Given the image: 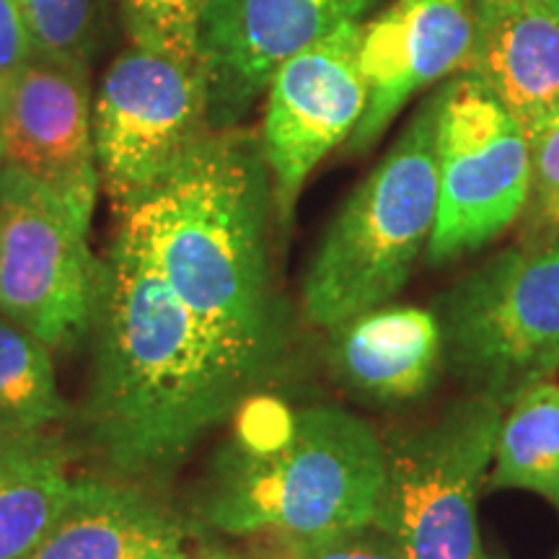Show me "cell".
<instances>
[{
  "label": "cell",
  "instance_id": "1",
  "mask_svg": "<svg viewBox=\"0 0 559 559\" xmlns=\"http://www.w3.org/2000/svg\"><path fill=\"white\" fill-rule=\"evenodd\" d=\"M88 337L83 443L104 469L140 487L164 485L262 386L202 330L122 228L99 260Z\"/></svg>",
  "mask_w": 559,
  "mask_h": 559
},
{
  "label": "cell",
  "instance_id": "2",
  "mask_svg": "<svg viewBox=\"0 0 559 559\" xmlns=\"http://www.w3.org/2000/svg\"><path fill=\"white\" fill-rule=\"evenodd\" d=\"M120 226L185 309L254 381L288 347V309L270 262L275 194L260 135L210 130L153 190L117 210Z\"/></svg>",
  "mask_w": 559,
  "mask_h": 559
},
{
  "label": "cell",
  "instance_id": "3",
  "mask_svg": "<svg viewBox=\"0 0 559 559\" xmlns=\"http://www.w3.org/2000/svg\"><path fill=\"white\" fill-rule=\"evenodd\" d=\"M383 466L379 432L345 407L243 402L234 438L207 477L200 526L298 551L368 526Z\"/></svg>",
  "mask_w": 559,
  "mask_h": 559
},
{
  "label": "cell",
  "instance_id": "4",
  "mask_svg": "<svg viewBox=\"0 0 559 559\" xmlns=\"http://www.w3.org/2000/svg\"><path fill=\"white\" fill-rule=\"evenodd\" d=\"M438 107L436 86L326 226L300 288L311 326L330 332L391 304L428 251L438 218Z\"/></svg>",
  "mask_w": 559,
  "mask_h": 559
},
{
  "label": "cell",
  "instance_id": "5",
  "mask_svg": "<svg viewBox=\"0 0 559 559\" xmlns=\"http://www.w3.org/2000/svg\"><path fill=\"white\" fill-rule=\"evenodd\" d=\"M432 313L443 368L508 409L559 373V239L542 234L489 257L440 293Z\"/></svg>",
  "mask_w": 559,
  "mask_h": 559
},
{
  "label": "cell",
  "instance_id": "6",
  "mask_svg": "<svg viewBox=\"0 0 559 559\" xmlns=\"http://www.w3.org/2000/svg\"><path fill=\"white\" fill-rule=\"evenodd\" d=\"M506 409L485 396L453 402L436 419L383 440V485L373 526L407 559H489L479 492Z\"/></svg>",
  "mask_w": 559,
  "mask_h": 559
},
{
  "label": "cell",
  "instance_id": "7",
  "mask_svg": "<svg viewBox=\"0 0 559 559\" xmlns=\"http://www.w3.org/2000/svg\"><path fill=\"white\" fill-rule=\"evenodd\" d=\"M438 88V218L428 257L449 264L489 247L521 218L531 143L477 75L461 70Z\"/></svg>",
  "mask_w": 559,
  "mask_h": 559
},
{
  "label": "cell",
  "instance_id": "8",
  "mask_svg": "<svg viewBox=\"0 0 559 559\" xmlns=\"http://www.w3.org/2000/svg\"><path fill=\"white\" fill-rule=\"evenodd\" d=\"M91 218L29 174L0 160V313L52 353L91 334L99 260Z\"/></svg>",
  "mask_w": 559,
  "mask_h": 559
},
{
  "label": "cell",
  "instance_id": "9",
  "mask_svg": "<svg viewBox=\"0 0 559 559\" xmlns=\"http://www.w3.org/2000/svg\"><path fill=\"white\" fill-rule=\"evenodd\" d=\"M210 124L202 60L130 45L111 60L94 96L99 181L120 210L174 171Z\"/></svg>",
  "mask_w": 559,
  "mask_h": 559
},
{
  "label": "cell",
  "instance_id": "10",
  "mask_svg": "<svg viewBox=\"0 0 559 559\" xmlns=\"http://www.w3.org/2000/svg\"><path fill=\"white\" fill-rule=\"evenodd\" d=\"M362 21H349L277 68L260 130L280 226H288L306 179L347 143L368 104L360 70Z\"/></svg>",
  "mask_w": 559,
  "mask_h": 559
},
{
  "label": "cell",
  "instance_id": "11",
  "mask_svg": "<svg viewBox=\"0 0 559 559\" xmlns=\"http://www.w3.org/2000/svg\"><path fill=\"white\" fill-rule=\"evenodd\" d=\"M386 0H210L200 55L210 86V124L234 128L267 91L283 62Z\"/></svg>",
  "mask_w": 559,
  "mask_h": 559
},
{
  "label": "cell",
  "instance_id": "12",
  "mask_svg": "<svg viewBox=\"0 0 559 559\" xmlns=\"http://www.w3.org/2000/svg\"><path fill=\"white\" fill-rule=\"evenodd\" d=\"M0 160L91 218L102 181L88 66L32 55L0 102Z\"/></svg>",
  "mask_w": 559,
  "mask_h": 559
},
{
  "label": "cell",
  "instance_id": "13",
  "mask_svg": "<svg viewBox=\"0 0 559 559\" xmlns=\"http://www.w3.org/2000/svg\"><path fill=\"white\" fill-rule=\"evenodd\" d=\"M472 41L474 0H386L362 21L358 55L368 104L347 151L373 148L417 94L461 73Z\"/></svg>",
  "mask_w": 559,
  "mask_h": 559
},
{
  "label": "cell",
  "instance_id": "14",
  "mask_svg": "<svg viewBox=\"0 0 559 559\" xmlns=\"http://www.w3.org/2000/svg\"><path fill=\"white\" fill-rule=\"evenodd\" d=\"M464 70L498 96L531 143L559 122V11L549 0H474Z\"/></svg>",
  "mask_w": 559,
  "mask_h": 559
},
{
  "label": "cell",
  "instance_id": "15",
  "mask_svg": "<svg viewBox=\"0 0 559 559\" xmlns=\"http://www.w3.org/2000/svg\"><path fill=\"white\" fill-rule=\"evenodd\" d=\"M190 534L148 487L79 479L58 521L21 559H177Z\"/></svg>",
  "mask_w": 559,
  "mask_h": 559
},
{
  "label": "cell",
  "instance_id": "16",
  "mask_svg": "<svg viewBox=\"0 0 559 559\" xmlns=\"http://www.w3.org/2000/svg\"><path fill=\"white\" fill-rule=\"evenodd\" d=\"M334 379L368 404L415 402L443 368V340L432 309L379 306L330 330Z\"/></svg>",
  "mask_w": 559,
  "mask_h": 559
},
{
  "label": "cell",
  "instance_id": "17",
  "mask_svg": "<svg viewBox=\"0 0 559 559\" xmlns=\"http://www.w3.org/2000/svg\"><path fill=\"white\" fill-rule=\"evenodd\" d=\"M70 489L68 456L50 430H0V559L24 557L58 521Z\"/></svg>",
  "mask_w": 559,
  "mask_h": 559
},
{
  "label": "cell",
  "instance_id": "18",
  "mask_svg": "<svg viewBox=\"0 0 559 559\" xmlns=\"http://www.w3.org/2000/svg\"><path fill=\"white\" fill-rule=\"evenodd\" d=\"M487 487L539 495L559 513V383L544 381L506 409Z\"/></svg>",
  "mask_w": 559,
  "mask_h": 559
},
{
  "label": "cell",
  "instance_id": "19",
  "mask_svg": "<svg viewBox=\"0 0 559 559\" xmlns=\"http://www.w3.org/2000/svg\"><path fill=\"white\" fill-rule=\"evenodd\" d=\"M68 412L52 349L0 313V430L47 432Z\"/></svg>",
  "mask_w": 559,
  "mask_h": 559
},
{
  "label": "cell",
  "instance_id": "20",
  "mask_svg": "<svg viewBox=\"0 0 559 559\" xmlns=\"http://www.w3.org/2000/svg\"><path fill=\"white\" fill-rule=\"evenodd\" d=\"M34 55L91 66L115 0H16Z\"/></svg>",
  "mask_w": 559,
  "mask_h": 559
},
{
  "label": "cell",
  "instance_id": "21",
  "mask_svg": "<svg viewBox=\"0 0 559 559\" xmlns=\"http://www.w3.org/2000/svg\"><path fill=\"white\" fill-rule=\"evenodd\" d=\"M210 0H115L130 45L181 60H202L200 32Z\"/></svg>",
  "mask_w": 559,
  "mask_h": 559
},
{
  "label": "cell",
  "instance_id": "22",
  "mask_svg": "<svg viewBox=\"0 0 559 559\" xmlns=\"http://www.w3.org/2000/svg\"><path fill=\"white\" fill-rule=\"evenodd\" d=\"M531 223L559 228V122L531 140Z\"/></svg>",
  "mask_w": 559,
  "mask_h": 559
},
{
  "label": "cell",
  "instance_id": "23",
  "mask_svg": "<svg viewBox=\"0 0 559 559\" xmlns=\"http://www.w3.org/2000/svg\"><path fill=\"white\" fill-rule=\"evenodd\" d=\"M296 559H407L404 551L396 547L389 534L368 526L347 531V534L332 536V539L317 542L311 547L296 551Z\"/></svg>",
  "mask_w": 559,
  "mask_h": 559
},
{
  "label": "cell",
  "instance_id": "24",
  "mask_svg": "<svg viewBox=\"0 0 559 559\" xmlns=\"http://www.w3.org/2000/svg\"><path fill=\"white\" fill-rule=\"evenodd\" d=\"M34 47L16 0H0V102L19 70L32 60Z\"/></svg>",
  "mask_w": 559,
  "mask_h": 559
},
{
  "label": "cell",
  "instance_id": "25",
  "mask_svg": "<svg viewBox=\"0 0 559 559\" xmlns=\"http://www.w3.org/2000/svg\"><path fill=\"white\" fill-rule=\"evenodd\" d=\"M177 559H249V555L243 547L228 544L226 536L213 534V531H207V534H194L192 531Z\"/></svg>",
  "mask_w": 559,
  "mask_h": 559
},
{
  "label": "cell",
  "instance_id": "26",
  "mask_svg": "<svg viewBox=\"0 0 559 559\" xmlns=\"http://www.w3.org/2000/svg\"><path fill=\"white\" fill-rule=\"evenodd\" d=\"M549 3H551V5H555V9L559 11V0H549Z\"/></svg>",
  "mask_w": 559,
  "mask_h": 559
},
{
  "label": "cell",
  "instance_id": "27",
  "mask_svg": "<svg viewBox=\"0 0 559 559\" xmlns=\"http://www.w3.org/2000/svg\"><path fill=\"white\" fill-rule=\"evenodd\" d=\"M551 559H559V551H557V555H555V557H551Z\"/></svg>",
  "mask_w": 559,
  "mask_h": 559
}]
</instances>
